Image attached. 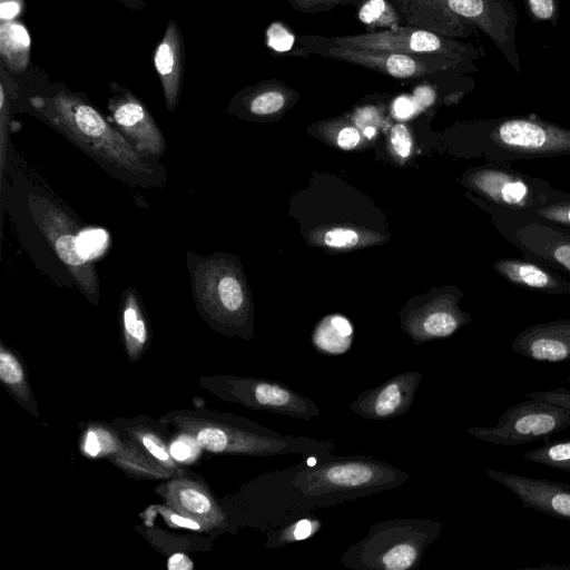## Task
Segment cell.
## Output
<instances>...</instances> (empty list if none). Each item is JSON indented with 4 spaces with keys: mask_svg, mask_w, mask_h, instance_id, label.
<instances>
[{
    "mask_svg": "<svg viewBox=\"0 0 570 570\" xmlns=\"http://www.w3.org/2000/svg\"><path fill=\"white\" fill-rule=\"evenodd\" d=\"M309 459L266 473L275 509L285 521L395 489L410 479L407 472L370 455L332 454L313 463Z\"/></svg>",
    "mask_w": 570,
    "mask_h": 570,
    "instance_id": "6da1fadb",
    "label": "cell"
},
{
    "mask_svg": "<svg viewBox=\"0 0 570 570\" xmlns=\"http://www.w3.org/2000/svg\"><path fill=\"white\" fill-rule=\"evenodd\" d=\"M198 446L218 454L273 456L297 454L303 459L334 454L330 440L284 435L254 421L217 412L179 411L163 417Z\"/></svg>",
    "mask_w": 570,
    "mask_h": 570,
    "instance_id": "7a4b0ae2",
    "label": "cell"
},
{
    "mask_svg": "<svg viewBox=\"0 0 570 570\" xmlns=\"http://www.w3.org/2000/svg\"><path fill=\"white\" fill-rule=\"evenodd\" d=\"M30 101L49 122L90 157L132 176L153 174L146 156L80 95L62 90L52 96L33 97Z\"/></svg>",
    "mask_w": 570,
    "mask_h": 570,
    "instance_id": "3957f363",
    "label": "cell"
},
{
    "mask_svg": "<svg viewBox=\"0 0 570 570\" xmlns=\"http://www.w3.org/2000/svg\"><path fill=\"white\" fill-rule=\"evenodd\" d=\"M442 522L429 518H397L373 523L351 544L340 564L353 570H412L440 535Z\"/></svg>",
    "mask_w": 570,
    "mask_h": 570,
    "instance_id": "277c9868",
    "label": "cell"
},
{
    "mask_svg": "<svg viewBox=\"0 0 570 570\" xmlns=\"http://www.w3.org/2000/svg\"><path fill=\"white\" fill-rule=\"evenodd\" d=\"M445 37H468L482 31L508 63L521 72L515 37L518 12L511 0H428Z\"/></svg>",
    "mask_w": 570,
    "mask_h": 570,
    "instance_id": "5b68a950",
    "label": "cell"
},
{
    "mask_svg": "<svg viewBox=\"0 0 570 570\" xmlns=\"http://www.w3.org/2000/svg\"><path fill=\"white\" fill-rule=\"evenodd\" d=\"M303 45H328L346 48L383 50L397 53L435 56L448 59L468 72L476 70L475 61L485 56L482 47L415 28H393L384 31L343 37H302Z\"/></svg>",
    "mask_w": 570,
    "mask_h": 570,
    "instance_id": "8992f818",
    "label": "cell"
},
{
    "mask_svg": "<svg viewBox=\"0 0 570 570\" xmlns=\"http://www.w3.org/2000/svg\"><path fill=\"white\" fill-rule=\"evenodd\" d=\"M209 389L222 399L250 410L267 411L297 420L321 416V410L314 400L274 380L220 375L212 379Z\"/></svg>",
    "mask_w": 570,
    "mask_h": 570,
    "instance_id": "52a82bcc",
    "label": "cell"
},
{
    "mask_svg": "<svg viewBox=\"0 0 570 570\" xmlns=\"http://www.w3.org/2000/svg\"><path fill=\"white\" fill-rule=\"evenodd\" d=\"M570 428V410L544 401L529 399L508 410L493 428L470 426L466 432L481 441L515 446L549 438Z\"/></svg>",
    "mask_w": 570,
    "mask_h": 570,
    "instance_id": "ba28073f",
    "label": "cell"
},
{
    "mask_svg": "<svg viewBox=\"0 0 570 570\" xmlns=\"http://www.w3.org/2000/svg\"><path fill=\"white\" fill-rule=\"evenodd\" d=\"M28 204L38 228L72 275L80 291L96 303L99 297L98 276L94 265L81 252L79 229L75 220L40 195L30 194Z\"/></svg>",
    "mask_w": 570,
    "mask_h": 570,
    "instance_id": "9c48e42d",
    "label": "cell"
},
{
    "mask_svg": "<svg viewBox=\"0 0 570 570\" xmlns=\"http://www.w3.org/2000/svg\"><path fill=\"white\" fill-rule=\"evenodd\" d=\"M190 276L195 302L207 318L227 325L240 317L244 288L226 262L216 256L197 257Z\"/></svg>",
    "mask_w": 570,
    "mask_h": 570,
    "instance_id": "30bf717a",
    "label": "cell"
},
{
    "mask_svg": "<svg viewBox=\"0 0 570 570\" xmlns=\"http://www.w3.org/2000/svg\"><path fill=\"white\" fill-rule=\"evenodd\" d=\"M311 51L324 57L355 63L395 78H415L436 71L460 70L461 66L435 56L397 53L383 50L306 43Z\"/></svg>",
    "mask_w": 570,
    "mask_h": 570,
    "instance_id": "8fae6325",
    "label": "cell"
},
{
    "mask_svg": "<svg viewBox=\"0 0 570 570\" xmlns=\"http://www.w3.org/2000/svg\"><path fill=\"white\" fill-rule=\"evenodd\" d=\"M492 139L528 156L570 154V129L537 118H510L498 122Z\"/></svg>",
    "mask_w": 570,
    "mask_h": 570,
    "instance_id": "7c38bea8",
    "label": "cell"
},
{
    "mask_svg": "<svg viewBox=\"0 0 570 570\" xmlns=\"http://www.w3.org/2000/svg\"><path fill=\"white\" fill-rule=\"evenodd\" d=\"M108 100L116 129L146 157H160L166 149L165 138L145 105L127 88L110 83Z\"/></svg>",
    "mask_w": 570,
    "mask_h": 570,
    "instance_id": "4fadbf2b",
    "label": "cell"
},
{
    "mask_svg": "<svg viewBox=\"0 0 570 570\" xmlns=\"http://www.w3.org/2000/svg\"><path fill=\"white\" fill-rule=\"evenodd\" d=\"M422 379L423 374L419 371L395 374L380 385L361 392L350 404V410L367 420L396 419L411 409Z\"/></svg>",
    "mask_w": 570,
    "mask_h": 570,
    "instance_id": "5bb4252c",
    "label": "cell"
},
{
    "mask_svg": "<svg viewBox=\"0 0 570 570\" xmlns=\"http://www.w3.org/2000/svg\"><path fill=\"white\" fill-rule=\"evenodd\" d=\"M485 474L514 493L523 508L570 521L569 483L533 479L495 469H487Z\"/></svg>",
    "mask_w": 570,
    "mask_h": 570,
    "instance_id": "9a60e30c",
    "label": "cell"
},
{
    "mask_svg": "<svg viewBox=\"0 0 570 570\" xmlns=\"http://www.w3.org/2000/svg\"><path fill=\"white\" fill-rule=\"evenodd\" d=\"M159 492L171 509L198 522L203 530L224 528L227 524L225 511L197 481L175 479L165 484Z\"/></svg>",
    "mask_w": 570,
    "mask_h": 570,
    "instance_id": "2e32d148",
    "label": "cell"
},
{
    "mask_svg": "<svg viewBox=\"0 0 570 570\" xmlns=\"http://www.w3.org/2000/svg\"><path fill=\"white\" fill-rule=\"evenodd\" d=\"M511 347L518 354L538 362L570 361V320L528 327L514 337Z\"/></svg>",
    "mask_w": 570,
    "mask_h": 570,
    "instance_id": "e0dca14e",
    "label": "cell"
},
{
    "mask_svg": "<svg viewBox=\"0 0 570 570\" xmlns=\"http://www.w3.org/2000/svg\"><path fill=\"white\" fill-rule=\"evenodd\" d=\"M154 65L161 82L166 107L174 111L181 90L184 48L179 27L169 21L154 53Z\"/></svg>",
    "mask_w": 570,
    "mask_h": 570,
    "instance_id": "ac0fdd59",
    "label": "cell"
},
{
    "mask_svg": "<svg viewBox=\"0 0 570 570\" xmlns=\"http://www.w3.org/2000/svg\"><path fill=\"white\" fill-rule=\"evenodd\" d=\"M473 184L490 199L509 206H525L531 198L530 186L519 176L495 169L482 170Z\"/></svg>",
    "mask_w": 570,
    "mask_h": 570,
    "instance_id": "d6986e66",
    "label": "cell"
},
{
    "mask_svg": "<svg viewBox=\"0 0 570 570\" xmlns=\"http://www.w3.org/2000/svg\"><path fill=\"white\" fill-rule=\"evenodd\" d=\"M495 269L508 281L538 291L549 293H570V285L546 269L519 259H501L494 264Z\"/></svg>",
    "mask_w": 570,
    "mask_h": 570,
    "instance_id": "ffe728a7",
    "label": "cell"
},
{
    "mask_svg": "<svg viewBox=\"0 0 570 570\" xmlns=\"http://www.w3.org/2000/svg\"><path fill=\"white\" fill-rule=\"evenodd\" d=\"M121 322L127 353L131 360H136L145 348L148 331L137 295L132 289L125 293Z\"/></svg>",
    "mask_w": 570,
    "mask_h": 570,
    "instance_id": "44dd1931",
    "label": "cell"
},
{
    "mask_svg": "<svg viewBox=\"0 0 570 570\" xmlns=\"http://www.w3.org/2000/svg\"><path fill=\"white\" fill-rule=\"evenodd\" d=\"M1 57L9 69L21 72L29 61L30 37L23 24L2 21L0 27Z\"/></svg>",
    "mask_w": 570,
    "mask_h": 570,
    "instance_id": "7402d4cb",
    "label": "cell"
},
{
    "mask_svg": "<svg viewBox=\"0 0 570 570\" xmlns=\"http://www.w3.org/2000/svg\"><path fill=\"white\" fill-rule=\"evenodd\" d=\"M353 327L347 318L331 315L320 323L313 334V344L323 354L341 355L352 344Z\"/></svg>",
    "mask_w": 570,
    "mask_h": 570,
    "instance_id": "603a6c76",
    "label": "cell"
},
{
    "mask_svg": "<svg viewBox=\"0 0 570 570\" xmlns=\"http://www.w3.org/2000/svg\"><path fill=\"white\" fill-rule=\"evenodd\" d=\"M322 520L313 512L297 517L267 531L266 547L282 548L315 535L322 528Z\"/></svg>",
    "mask_w": 570,
    "mask_h": 570,
    "instance_id": "cb8c5ba5",
    "label": "cell"
},
{
    "mask_svg": "<svg viewBox=\"0 0 570 570\" xmlns=\"http://www.w3.org/2000/svg\"><path fill=\"white\" fill-rule=\"evenodd\" d=\"M463 316L451 311L439 309L425 315L419 324V330L412 336L421 343L426 340L444 338L454 334L462 325Z\"/></svg>",
    "mask_w": 570,
    "mask_h": 570,
    "instance_id": "d4e9b609",
    "label": "cell"
},
{
    "mask_svg": "<svg viewBox=\"0 0 570 570\" xmlns=\"http://www.w3.org/2000/svg\"><path fill=\"white\" fill-rule=\"evenodd\" d=\"M0 379L18 400L24 403L31 401L23 367L14 354L3 345L0 348Z\"/></svg>",
    "mask_w": 570,
    "mask_h": 570,
    "instance_id": "484cf974",
    "label": "cell"
},
{
    "mask_svg": "<svg viewBox=\"0 0 570 570\" xmlns=\"http://www.w3.org/2000/svg\"><path fill=\"white\" fill-rule=\"evenodd\" d=\"M523 456L533 463L570 472V440L547 441L543 446L530 450Z\"/></svg>",
    "mask_w": 570,
    "mask_h": 570,
    "instance_id": "4316f807",
    "label": "cell"
},
{
    "mask_svg": "<svg viewBox=\"0 0 570 570\" xmlns=\"http://www.w3.org/2000/svg\"><path fill=\"white\" fill-rule=\"evenodd\" d=\"M129 434L141 445L145 453L149 454L156 463L169 470L175 468V460L163 440L153 431L146 429H130Z\"/></svg>",
    "mask_w": 570,
    "mask_h": 570,
    "instance_id": "83f0119b",
    "label": "cell"
},
{
    "mask_svg": "<svg viewBox=\"0 0 570 570\" xmlns=\"http://www.w3.org/2000/svg\"><path fill=\"white\" fill-rule=\"evenodd\" d=\"M358 19L370 27L396 28L397 16L385 0H368L358 11Z\"/></svg>",
    "mask_w": 570,
    "mask_h": 570,
    "instance_id": "f1b7e54d",
    "label": "cell"
},
{
    "mask_svg": "<svg viewBox=\"0 0 570 570\" xmlns=\"http://www.w3.org/2000/svg\"><path fill=\"white\" fill-rule=\"evenodd\" d=\"M533 22H547L556 27L560 17V0H522Z\"/></svg>",
    "mask_w": 570,
    "mask_h": 570,
    "instance_id": "f546056e",
    "label": "cell"
},
{
    "mask_svg": "<svg viewBox=\"0 0 570 570\" xmlns=\"http://www.w3.org/2000/svg\"><path fill=\"white\" fill-rule=\"evenodd\" d=\"M285 97L278 90H262L249 100V110L254 115H271L284 106Z\"/></svg>",
    "mask_w": 570,
    "mask_h": 570,
    "instance_id": "4dcf8cb0",
    "label": "cell"
},
{
    "mask_svg": "<svg viewBox=\"0 0 570 570\" xmlns=\"http://www.w3.org/2000/svg\"><path fill=\"white\" fill-rule=\"evenodd\" d=\"M266 36L267 46L277 52L289 51L294 46V36L282 23H272Z\"/></svg>",
    "mask_w": 570,
    "mask_h": 570,
    "instance_id": "1f68e13d",
    "label": "cell"
},
{
    "mask_svg": "<svg viewBox=\"0 0 570 570\" xmlns=\"http://www.w3.org/2000/svg\"><path fill=\"white\" fill-rule=\"evenodd\" d=\"M527 399L544 401L553 405L570 410V391L559 387L551 391L531 392L525 395Z\"/></svg>",
    "mask_w": 570,
    "mask_h": 570,
    "instance_id": "d6a6232c",
    "label": "cell"
},
{
    "mask_svg": "<svg viewBox=\"0 0 570 570\" xmlns=\"http://www.w3.org/2000/svg\"><path fill=\"white\" fill-rule=\"evenodd\" d=\"M538 214L560 225L570 226V200L540 208Z\"/></svg>",
    "mask_w": 570,
    "mask_h": 570,
    "instance_id": "836d02e7",
    "label": "cell"
},
{
    "mask_svg": "<svg viewBox=\"0 0 570 570\" xmlns=\"http://www.w3.org/2000/svg\"><path fill=\"white\" fill-rule=\"evenodd\" d=\"M358 240L357 234L348 228H334L324 236V242L330 247H351Z\"/></svg>",
    "mask_w": 570,
    "mask_h": 570,
    "instance_id": "e575fe53",
    "label": "cell"
},
{
    "mask_svg": "<svg viewBox=\"0 0 570 570\" xmlns=\"http://www.w3.org/2000/svg\"><path fill=\"white\" fill-rule=\"evenodd\" d=\"M391 142L395 153L400 157L409 156L412 147V139L409 130L404 125L399 124L392 128Z\"/></svg>",
    "mask_w": 570,
    "mask_h": 570,
    "instance_id": "d590c367",
    "label": "cell"
},
{
    "mask_svg": "<svg viewBox=\"0 0 570 570\" xmlns=\"http://www.w3.org/2000/svg\"><path fill=\"white\" fill-rule=\"evenodd\" d=\"M544 254L553 262L570 272V242L553 240L551 245L544 247Z\"/></svg>",
    "mask_w": 570,
    "mask_h": 570,
    "instance_id": "8d00e7d4",
    "label": "cell"
},
{
    "mask_svg": "<svg viewBox=\"0 0 570 570\" xmlns=\"http://www.w3.org/2000/svg\"><path fill=\"white\" fill-rule=\"evenodd\" d=\"M157 508L168 524L174 525V527L186 528V529H190V530L203 531V528L198 522H196L187 517H184L183 514H180L177 511H175L174 509H171L169 505L168 507H157Z\"/></svg>",
    "mask_w": 570,
    "mask_h": 570,
    "instance_id": "74e56055",
    "label": "cell"
},
{
    "mask_svg": "<svg viewBox=\"0 0 570 570\" xmlns=\"http://www.w3.org/2000/svg\"><path fill=\"white\" fill-rule=\"evenodd\" d=\"M196 441L189 436V441L187 439L176 440L169 448L170 454L175 461L178 462H187L191 456H194L195 448L193 444Z\"/></svg>",
    "mask_w": 570,
    "mask_h": 570,
    "instance_id": "f35d334b",
    "label": "cell"
},
{
    "mask_svg": "<svg viewBox=\"0 0 570 570\" xmlns=\"http://www.w3.org/2000/svg\"><path fill=\"white\" fill-rule=\"evenodd\" d=\"M416 110L419 109L414 99L407 96H401L396 98L393 104V112L400 119L411 117Z\"/></svg>",
    "mask_w": 570,
    "mask_h": 570,
    "instance_id": "ab89813d",
    "label": "cell"
},
{
    "mask_svg": "<svg viewBox=\"0 0 570 570\" xmlns=\"http://www.w3.org/2000/svg\"><path fill=\"white\" fill-rule=\"evenodd\" d=\"M360 141V134L353 127L343 128L337 135V145L343 149H351Z\"/></svg>",
    "mask_w": 570,
    "mask_h": 570,
    "instance_id": "60d3db41",
    "label": "cell"
},
{
    "mask_svg": "<svg viewBox=\"0 0 570 570\" xmlns=\"http://www.w3.org/2000/svg\"><path fill=\"white\" fill-rule=\"evenodd\" d=\"M22 8L21 0H1V20L10 21L17 17Z\"/></svg>",
    "mask_w": 570,
    "mask_h": 570,
    "instance_id": "b9f144b4",
    "label": "cell"
},
{
    "mask_svg": "<svg viewBox=\"0 0 570 570\" xmlns=\"http://www.w3.org/2000/svg\"><path fill=\"white\" fill-rule=\"evenodd\" d=\"M414 101L417 109L429 107L435 99L434 90L430 87H419L414 92Z\"/></svg>",
    "mask_w": 570,
    "mask_h": 570,
    "instance_id": "7bdbcfd3",
    "label": "cell"
},
{
    "mask_svg": "<svg viewBox=\"0 0 570 570\" xmlns=\"http://www.w3.org/2000/svg\"><path fill=\"white\" fill-rule=\"evenodd\" d=\"M193 561L184 553H174L167 561L168 570H191Z\"/></svg>",
    "mask_w": 570,
    "mask_h": 570,
    "instance_id": "ee69618b",
    "label": "cell"
},
{
    "mask_svg": "<svg viewBox=\"0 0 570 570\" xmlns=\"http://www.w3.org/2000/svg\"><path fill=\"white\" fill-rule=\"evenodd\" d=\"M375 134V129L373 127H367L364 129V135L367 138H371Z\"/></svg>",
    "mask_w": 570,
    "mask_h": 570,
    "instance_id": "f6af8a7d",
    "label": "cell"
}]
</instances>
